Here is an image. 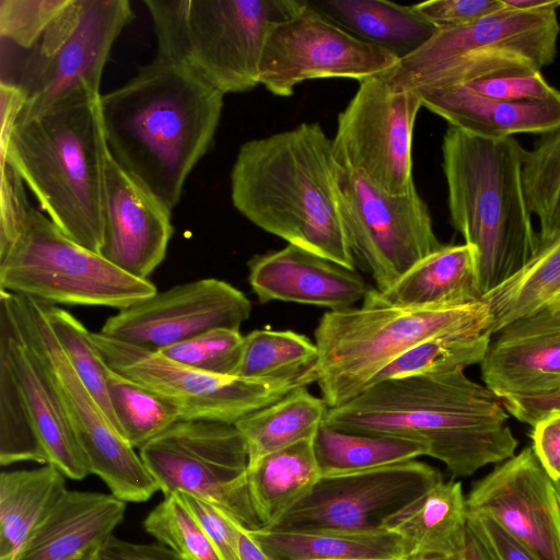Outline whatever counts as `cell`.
I'll list each match as a JSON object with an SVG mask.
<instances>
[{
	"label": "cell",
	"instance_id": "obj_1",
	"mask_svg": "<svg viewBox=\"0 0 560 560\" xmlns=\"http://www.w3.org/2000/svg\"><path fill=\"white\" fill-rule=\"evenodd\" d=\"M324 423L341 431L420 443L453 477H468L515 454L501 399L464 372L416 375L370 385L329 408Z\"/></svg>",
	"mask_w": 560,
	"mask_h": 560
},
{
	"label": "cell",
	"instance_id": "obj_2",
	"mask_svg": "<svg viewBox=\"0 0 560 560\" xmlns=\"http://www.w3.org/2000/svg\"><path fill=\"white\" fill-rule=\"evenodd\" d=\"M223 100L187 68L154 58L100 96L109 154L173 211L213 141Z\"/></svg>",
	"mask_w": 560,
	"mask_h": 560
},
{
	"label": "cell",
	"instance_id": "obj_3",
	"mask_svg": "<svg viewBox=\"0 0 560 560\" xmlns=\"http://www.w3.org/2000/svg\"><path fill=\"white\" fill-rule=\"evenodd\" d=\"M332 140L318 122L244 142L230 184L234 208L288 244L355 270L334 186Z\"/></svg>",
	"mask_w": 560,
	"mask_h": 560
},
{
	"label": "cell",
	"instance_id": "obj_4",
	"mask_svg": "<svg viewBox=\"0 0 560 560\" xmlns=\"http://www.w3.org/2000/svg\"><path fill=\"white\" fill-rule=\"evenodd\" d=\"M101 93L77 90L34 116H19L0 142L40 209L72 241L103 245L108 147Z\"/></svg>",
	"mask_w": 560,
	"mask_h": 560
},
{
	"label": "cell",
	"instance_id": "obj_5",
	"mask_svg": "<svg viewBox=\"0 0 560 560\" xmlns=\"http://www.w3.org/2000/svg\"><path fill=\"white\" fill-rule=\"evenodd\" d=\"M525 151L513 137L486 139L453 126L443 136L451 222L477 250L483 296L523 269L540 246L523 185Z\"/></svg>",
	"mask_w": 560,
	"mask_h": 560
},
{
	"label": "cell",
	"instance_id": "obj_6",
	"mask_svg": "<svg viewBox=\"0 0 560 560\" xmlns=\"http://www.w3.org/2000/svg\"><path fill=\"white\" fill-rule=\"evenodd\" d=\"M492 315L481 301L453 307H350L325 313L314 332L312 371L322 398L336 408L361 394L407 350L431 338L490 335Z\"/></svg>",
	"mask_w": 560,
	"mask_h": 560
},
{
	"label": "cell",
	"instance_id": "obj_7",
	"mask_svg": "<svg viewBox=\"0 0 560 560\" xmlns=\"http://www.w3.org/2000/svg\"><path fill=\"white\" fill-rule=\"evenodd\" d=\"M305 0H144L156 37V57L180 65L222 94L259 84V65L271 28Z\"/></svg>",
	"mask_w": 560,
	"mask_h": 560
},
{
	"label": "cell",
	"instance_id": "obj_8",
	"mask_svg": "<svg viewBox=\"0 0 560 560\" xmlns=\"http://www.w3.org/2000/svg\"><path fill=\"white\" fill-rule=\"evenodd\" d=\"M559 35L557 10L526 11L504 4L468 25L439 30L384 73L397 88L423 92L541 71L555 61Z\"/></svg>",
	"mask_w": 560,
	"mask_h": 560
},
{
	"label": "cell",
	"instance_id": "obj_9",
	"mask_svg": "<svg viewBox=\"0 0 560 560\" xmlns=\"http://www.w3.org/2000/svg\"><path fill=\"white\" fill-rule=\"evenodd\" d=\"M0 290L47 305L118 311L158 292L149 279L136 278L75 243L33 207L20 236L0 258Z\"/></svg>",
	"mask_w": 560,
	"mask_h": 560
},
{
	"label": "cell",
	"instance_id": "obj_10",
	"mask_svg": "<svg viewBox=\"0 0 560 560\" xmlns=\"http://www.w3.org/2000/svg\"><path fill=\"white\" fill-rule=\"evenodd\" d=\"M23 340L39 358L60 395L91 474L125 502H145L159 487L135 448L109 421L73 371L56 340L42 304L0 290Z\"/></svg>",
	"mask_w": 560,
	"mask_h": 560
},
{
	"label": "cell",
	"instance_id": "obj_11",
	"mask_svg": "<svg viewBox=\"0 0 560 560\" xmlns=\"http://www.w3.org/2000/svg\"><path fill=\"white\" fill-rule=\"evenodd\" d=\"M164 497L180 492L200 499L248 530L261 528L248 482V455L234 424L179 420L140 448Z\"/></svg>",
	"mask_w": 560,
	"mask_h": 560
},
{
	"label": "cell",
	"instance_id": "obj_12",
	"mask_svg": "<svg viewBox=\"0 0 560 560\" xmlns=\"http://www.w3.org/2000/svg\"><path fill=\"white\" fill-rule=\"evenodd\" d=\"M133 19L128 0H68L12 82L25 98L19 116L37 115L80 89L101 93L114 43Z\"/></svg>",
	"mask_w": 560,
	"mask_h": 560
},
{
	"label": "cell",
	"instance_id": "obj_13",
	"mask_svg": "<svg viewBox=\"0 0 560 560\" xmlns=\"http://www.w3.org/2000/svg\"><path fill=\"white\" fill-rule=\"evenodd\" d=\"M334 186L349 249L377 291L443 246L416 186L402 195L386 194L336 158Z\"/></svg>",
	"mask_w": 560,
	"mask_h": 560
},
{
	"label": "cell",
	"instance_id": "obj_14",
	"mask_svg": "<svg viewBox=\"0 0 560 560\" xmlns=\"http://www.w3.org/2000/svg\"><path fill=\"white\" fill-rule=\"evenodd\" d=\"M91 339L106 364L173 405L182 420H210L234 424L242 417L315 383L312 368L292 378L250 380L203 372L160 352L135 347L92 332Z\"/></svg>",
	"mask_w": 560,
	"mask_h": 560
},
{
	"label": "cell",
	"instance_id": "obj_15",
	"mask_svg": "<svg viewBox=\"0 0 560 560\" xmlns=\"http://www.w3.org/2000/svg\"><path fill=\"white\" fill-rule=\"evenodd\" d=\"M421 106L417 92L395 86L384 72L361 81L338 116L336 160L386 194H406L416 186L411 149Z\"/></svg>",
	"mask_w": 560,
	"mask_h": 560
},
{
	"label": "cell",
	"instance_id": "obj_16",
	"mask_svg": "<svg viewBox=\"0 0 560 560\" xmlns=\"http://www.w3.org/2000/svg\"><path fill=\"white\" fill-rule=\"evenodd\" d=\"M442 481L438 469L415 459L357 474L320 477L307 495L265 530H385L392 516Z\"/></svg>",
	"mask_w": 560,
	"mask_h": 560
},
{
	"label": "cell",
	"instance_id": "obj_17",
	"mask_svg": "<svg viewBox=\"0 0 560 560\" xmlns=\"http://www.w3.org/2000/svg\"><path fill=\"white\" fill-rule=\"evenodd\" d=\"M388 50L349 34L304 5L269 32L259 65V84L277 96H290L307 80L347 78L359 82L394 68Z\"/></svg>",
	"mask_w": 560,
	"mask_h": 560
},
{
	"label": "cell",
	"instance_id": "obj_18",
	"mask_svg": "<svg viewBox=\"0 0 560 560\" xmlns=\"http://www.w3.org/2000/svg\"><path fill=\"white\" fill-rule=\"evenodd\" d=\"M252 304L232 284L215 278L180 283L109 316L100 332L159 352L217 328L238 329Z\"/></svg>",
	"mask_w": 560,
	"mask_h": 560
},
{
	"label": "cell",
	"instance_id": "obj_19",
	"mask_svg": "<svg viewBox=\"0 0 560 560\" xmlns=\"http://www.w3.org/2000/svg\"><path fill=\"white\" fill-rule=\"evenodd\" d=\"M466 506L492 517L536 560H560V502L532 446L477 480Z\"/></svg>",
	"mask_w": 560,
	"mask_h": 560
},
{
	"label": "cell",
	"instance_id": "obj_20",
	"mask_svg": "<svg viewBox=\"0 0 560 560\" xmlns=\"http://www.w3.org/2000/svg\"><path fill=\"white\" fill-rule=\"evenodd\" d=\"M171 213L108 154L100 250L105 259L136 278L149 279L165 258L174 232Z\"/></svg>",
	"mask_w": 560,
	"mask_h": 560
},
{
	"label": "cell",
	"instance_id": "obj_21",
	"mask_svg": "<svg viewBox=\"0 0 560 560\" xmlns=\"http://www.w3.org/2000/svg\"><path fill=\"white\" fill-rule=\"evenodd\" d=\"M480 370L500 399L560 390V312L542 307L491 335Z\"/></svg>",
	"mask_w": 560,
	"mask_h": 560
},
{
	"label": "cell",
	"instance_id": "obj_22",
	"mask_svg": "<svg viewBox=\"0 0 560 560\" xmlns=\"http://www.w3.org/2000/svg\"><path fill=\"white\" fill-rule=\"evenodd\" d=\"M248 267L249 284L261 303L276 300L340 311L363 300L369 290L355 270L291 244L253 257Z\"/></svg>",
	"mask_w": 560,
	"mask_h": 560
},
{
	"label": "cell",
	"instance_id": "obj_23",
	"mask_svg": "<svg viewBox=\"0 0 560 560\" xmlns=\"http://www.w3.org/2000/svg\"><path fill=\"white\" fill-rule=\"evenodd\" d=\"M0 348L13 366L33 427L48 464L66 477L80 480L90 469L67 411L46 368L18 331L0 299Z\"/></svg>",
	"mask_w": 560,
	"mask_h": 560
},
{
	"label": "cell",
	"instance_id": "obj_24",
	"mask_svg": "<svg viewBox=\"0 0 560 560\" xmlns=\"http://www.w3.org/2000/svg\"><path fill=\"white\" fill-rule=\"evenodd\" d=\"M126 502L112 493L67 490L13 560H73L100 548L121 523Z\"/></svg>",
	"mask_w": 560,
	"mask_h": 560
},
{
	"label": "cell",
	"instance_id": "obj_25",
	"mask_svg": "<svg viewBox=\"0 0 560 560\" xmlns=\"http://www.w3.org/2000/svg\"><path fill=\"white\" fill-rule=\"evenodd\" d=\"M478 254L466 243L443 245L385 291L369 289L366 306L453 307L481 302Z\"/></svg>",
	"mask_w": 560,
	"mask_h": 560
},
{
	"label": "cell",
	"instance_id": "obj_26",
	"mask_svg": "<svg viewBox=\"0 0 560 560\" xmlns=\"http://www.w3.org/2000/svg\"><path fill=\"white\" fill-rule=\"evenodd\" d=\"M417 93L422 106L450 126L480 138L541 136L560 126V100L509 102L481 95L468 85Z\"/></svg>",
	"mask_w": 560,
	"mask_h": 560
},
{
	"label": "cell",
	"instance_id": "obj_27",
	"mask_svg": "<svg viewBox=\"0 0 560 560\" xmlns=\"http://www.w3.org/2000/svg\"><path fill=\"white\" fill-rule=\"evenodd\" d=\"M385 529L401 538L405 560L462 553L468 533L462 483L440 482L392 516Z\"/></svg>",
	"mask_w": 560,
	"mask_h": 560
},
{
	"label": "cell",
	"instance_id": "obj_28",
	"mask_svg": "<svg viewBox=\"0 0 560 560\" xmlns=\"http://www.w3.org/2000/svg\"><path fill=\"white\" fill-rule=\"evenodd\" d=\"M307 4L354 37L384 48L399 60L439 30L412 5L384 0H306Z\"/></svg>",
	"mask_w": 560,
	"mask_h": 560
},
{
	"label": "cell",
	"instance_id": "obj_29",
	"mask_svg": "<svg viewBox=\"0 0 560 560\" xmlns=\"http://www.w3.org/2000/svg\"><path fill=\"white\" fill-rule=\"evenodd\" d=\"M320 477L313 440L272 452L247 467L249 494L261 528L272 526Z\"/></svg>",
	"mask_w": 560,
	"mask_h": 560
},
{
	"label": "cell",
	"instance_id": "obj_30",
	"mask_svg": "<svg viewBox=\"0 0 560 560\" xmlns=\"http://www.w3.org/2000/svg\"><path fill=\"white\" fill-rule=\"evenodd\" d=\"M54 465L0 475V560H13L35 526L68 490Z\"/></svg>",
	"mask_w": 560,
	"mask_h": 560
},
{
	"label": "cell",
	"instance_id": "obj_31",
	"mask_svg": "<svg viewBox=\"0 0 560 560\" xmlns=\"http://www.w3.org/2000/svg\"><path fill=\"white\" fill-rule=\"evenodd\" d=\"M277 560H405L401 538L390 530L347 533L334 530H248Z\"/></svg>",
	"mask_w": 560,
	"mask_h": 560
},
{
	"label": "cell",
	"instance_id": "obj_32",
	"mask_svg": "<svg viewBox=\"0 0 560 560\" xmlns=\"http://www.w3.org/2000/svg\"><path fill=\"white\" fill-rule=\"evenodd\" d=\"M328 409L323 398L302 386L242 417L234 425L245 442L248 467L272 452L313 440Z\"/></svg>",
	"mask_w": 560,
	"mask_h": 560
},
{
	"label": "cell",
	"instance_id": "obj_33",
	"mask_svg": "<svg viewBox=\"0 0 560 560\" xmlns=\"http://www.w3.org/2000/svg\"><path fill=\"white\" fill-rule=\"evenodd\" d=\"M322 477L368 471L427 455L420 443L394 436L347 432L324 422L313 438Z\"/></svg>",
	"mask_w": 560,
	"mask_h": 560
},
{
	"label": "cell",
	"instance_id": "obj_34",
	"mask_svg": "<svg viewBox=\"0 0 560 560\" xmlns=\"http://www.w3.org/2000/svg\"><path fill=\"white\" fill-rule=\"evenodd\" d=\"M560 292V234L539 247L532 260L509 280L485 294L492 315L490 336L533 314Z\"/></svg>",
	"mask_w": 560,
	"mask_h": 560
},
{
	"label": "cell",
	"instance_id": "obj_35",
	"mask_svg": "<svg viewBox=\"0 0 560 560\" xmlns=\"http://www.w3.org/2000/svg\"><path fill=\"white\" fill-rule=\"evenodd\" d=\"M315 342L292 330L256 329L244 336L235 375L250 380L292 378L317 360Z\"/></svg>",
	"mask_w": 560,
	"mask_h": 560
},
{
	"label": "cell",
	"instance_id": "obj_36",
	"mask_svg": "<svg viewBox=\"0 0 560 560\" xmlns=\"http://www.w3.org/2000/svg\"><path fill=\"white\" fill-rule=\"evenodd\" d=\"M106 386L118 430L133 448L140 450L182 420L177 409L164 398L110 368Z\"/></svg>",
	"mask_w": 560,
	"mask_h": 560
},
{
	"label": "cell",
	"instance_id": "obj_37",
	"mask_svg": "<svg viewBox=\"0 0 560 560\" xmlns=\"http://www.w3.org/2000/svg\"><path fill=\"white\" fill-rule=\"evenodd\" d=\"M523 185L528 208L539 223L541 247L560 234V126L525 151Z\"/></svg>",
	"mask_w": 560,
	"mask_h": 560
},
{
	"label": "cell",
	"instance_id": "obj_38",
	"mask_svg": "<svg viewBox=\"0 0 560 560\" xmlns=\"http://www.w3.org/2000/svg\"><path fill=\"white\" fill-rule=\"evenodd\" d=\"M490 338V335L478 334L428 339L392 361L376 374L370 385L407 376L464 372L468 366L480 364L486 355Z\"/></svg>",
	"mask_w": 560,
	"mask_h": 560
},
{
	"label": "cell",
	"instance_id": "obj_39",
	"mask_svg": "<svg viewBox=\"0 0 560 560\" xmlns=\"http://www.w3.org/2000/svg\"><path fill=\"white\" fill-rule=\"evenodd\" d=\"M40 304L50 329L73 371L119 432L106 386L109 366L94 346L91 331L63 308Z\"/></svg>",
	"mask_w": 560,
	"mask_h": 560
},
{
	"label": "cell",
	"instance_id": "obj_40",
	"mask_svg": "<svg viewBox=\"0 0 560 560\" xmlns=\"http://www.w3.org/2000/svg\"><path fill=\"white\" fill-rule=\"evenodd\" d=\"M19 462L48 464L11 361L0 348V464Z\"/></svg>",
	"mask_w": 560,
	"mask_h": 560
},
{
	"label": "cell",
	"instance_id": "obj_41",
	"mask_svg": "<svg viewBox=\"0 0 560 560\" xmlns=\"http://www.w3.org/2000/svg\"><path fill=\"white\" fill-rule=\"evenodd\" d=\"M143 527L188 560H221L203 526L176 493L164 497L147 515Z\"/></svg>",
	"mask_w": 560,
	"mask_h": 560
},
{
	"label": "cell",
	"instance_id": "obj_42",
	"mask_svg": "<svg viewBox=\"0 0 560 560\" xmlns=\"http://www.w3.org/2000/svg\"><path fill=\"white\" fill-rule=\"evenodd\" d=\"M244 336L238 329L217 328L159 352L176 362L215 375L234 376Z\"/></svg>",
	"mask_w": 560,
	"mask_h": 560
},
{
	"label": "cell",
	"instance_id": "obj_43",
	"mask_svg": "<svg viewBox=\"0 0 560 560\" xmlns=\"http://www.w3.org/2000/svg\"><path fill=\"white\" fill-rule=\"evenodd\" d=\"M67 3L68 0H0L2 44L28 51Z\"/></svg>",
	"mask_w": 560,
	"mask_h": 560
},
{
	"label": "cell",
	"instance_id": "obj_44",
	"mask_svg": "<svg viewBox=\"0 0 560 560\" xmlns=\"http://www.w3.org/2000/svg\"><path fill=\"white\" fill-rule=\"evenodd\" d=\"M0 258L20 236L32 206L25 183L8 159L0 160Z\"/></svg>",
	"mask_w": 560,
	"mask_h": 560
},
{
	"label": "cell",
	"instance_id": "obj_45",
	"mask_svg": "<svg viewBox=\"0 0 560 560\" xmlns=\"http://www.w3.org/2000/svg\"><path fill=\"white\" fill-rule=\"evenodd\" d=\"M464 85L487 97L509 102L560 100V91L546 81L541 71L498 75Z\"/></svg>",
	"mask_w": 560,
	"mask_h": 560
},
{
	"label": "cell",
	"instance_id": "obj_46",
	"mask_svg": "<svg viewBox=\"0 0 560 560\" xmlns=\"http://www.w3.org/2000/svg\"><path fill=\"white\" fill-rule=\"evenodd\" d=\"M412 7L438 30H445L474 23L501 10L504 4L502 0H431Z\"/></svg>",
	"mask_w": 560,
	"mask_h": 560
},
{
	"label": "cell",
	"instance_id": "obj_47",
	"mask_svg": "<svg viewBox=\"0 0 560 560\" xmlns=\"http://www.w3.org/2000/svg\"><path fill=\"white\" fill-rule=\"evenodd\" d=\"M208 533L221 560H241L235 521L195 497L176 493Z\"/></svg>",
	"mask_w": 560,
	"mask_h": 560
},
{
	"label": "cell",
	"instance_id": "obj_48",
	"mask_svg": "<svg viewBox=\"0 0 560 560\" xmlns=\"http://www.w3.org/2000/svg\"><path fill=\"white\" fill-rule=\"evenodd\" d=\"M467 525L495 560H536L523 545L492 517L467 511Z\"/></svg>",
	"mask_w": 560,
	"mask_h": 560
},
{
	"label": "cell",
	"instance_id": "obj_49",
	"mask_svg": "<svg viewBox=\"0 0 560 560\" xmlns=\"http://www.w3.org/2000/svg\"><path fill=\"white\" fill-rule=\"evenodd\" d=\"M532 448L539 463L557 481L560 479V411L552 412L532 425Z\"/></svg>",
	"mask_w": 560,
	"mask_h": 560
},
{
	"label": "cell",
	"instance_id": "obj_50",
	"mask_svg": "<svg viewBox=\"0 0 560 560\" xmlns=\"http://www.w3.org/2000/svg\"><path fill=\"white\" fill-rule=\"evenodd\" d=\"M100 560H188L160 542H132L114 534L98 548Z\"/></svg>",
	"mask_w": 560,
	"mask_h": 560
},
{
	"label": "cell",
	"instance_id": "obj_51",
	"mask_svg": "<svg viewBox=\"0 0 560 560\" xmlns=\"http://www.w3.org/2000/svg\"><path fill=\"white\" fill-rule=\"evenodd\" d=\"M501 401L511 416L534 425L549 413L560 411V390L537 396L505 397Z\"/></svg>",
	"mask_w": 560,
	"mask_h": 560
},
{
	"label": "cell",
	"instance_id": "obj_52",
	"mask_svg": "<svg viewBox=\"0 0 560 560\" xmlns=\"http://www.w3.org/2000/svg\"><path fill=\"white\" fill-rule=\"evenodd\" d=\"M241 560H277L267 553L250 536L248 529L235 522Z\"/></svg>",
	"mask_w": 560,
	"mask_h": 560
},
{
	"label": "cell",
	"instance_id": "obj_53",
	"mask_svg": "<svg viewBox=\"0 0 560 560\" xmlns=\"http://www.w3.org/2000/svg\"><path fill=\"white\" fill-rule=\"evenodd\" d=\"M464 560H495L487 547L469 530L463 551Z\"/></svg>",
	"mask_w": 560,
	"mask_h": 560
},
{
	"label": "cell",
	"instance_id": "obj_54",
	"mask_svg": "<svg viewBox=\"0 0 560 560\" xmlns=\"http://www.w3.org/2000/svg\"><path fill=\"white\" fill-rule=\"evenodd\" d=\"M508 7L517 10L539 11L547 9L557 10L560 7V0H502Z\"/></svg>",
	"mask_w": 560,
	"mask_h": 560
},
{
	"label": "cell",
	"instance_id": "obj_55",
	"mask_svg": "<svg viewBox=\"0 0 560 560\" xmlns=\"http://www.w3.org/2000/svg\"><path fill=\"white\" fill-rule=\"evenodd\" d=\"M545 307L550 311L560 312V292L557 295H555Z\"/></svg>",
	"mask_w": 560,
	"mask_h": 560
},
{
	"label": "cell",
	"instance_id": "obj_56",
	"mask_svg": "<svg viewBox=\"0 0 560 560\" xmlns=\"http://www.w3.org/2000/svg\"><path fill=\"white\" fill-rule=\"evenodd\" d=\"M422 560H464V556L462 552V553H457V555H453V556L433 557V558H428V559H422Z\"/></svg>",
	"mask_w": 560,
	"mask_h": 560
},
{
	"label": "cell",
	"instance_id": "obj_57",
	"mask_svg": "<svg viewBox=\"0 0 560 560\" xmlns=\"http://www.w3.org/2000/svg\"><path fill=\"white\" fill-rule=\"evenodd\" d=\"M73 560H100V558H98V548L88 552L86 555H84L82 557L75 558Z\"/></svg>",
	"mask_w": 560,
	"mask_h": 560
},
{
	"label": "cell",
	"instance_id": "obj_58",
	"mask_svg": "<svg viewBox=\"0 0 560 560\" xmlns=\"http://www.w3.org/2000/svg\"><path fill=\"white\" fill-rule=\"evenodd\" d=\"M553 482H555L557 495H558V499H559V502H560V479L557 480V481H553Z\"/></svg>",
	"mask_w": 560,
	"mask_h": 560
},
{
	"label": "cell",
	"instance_id": "obj_59",
	"mask_svg": "<svg viewBox=\"0 0 560 560\" xmlns=\"http://www.w3.org/2000/svg\"><path fill=\"white\" fill-rule=\"evenodd\" d=\"M339 560H368V559H339Z\"/></svg>",
	"mask_w": 560,
	"mask_h": 560
}]
</instances>
